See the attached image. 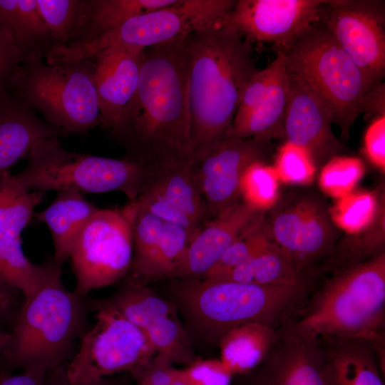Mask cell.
Listing matches in <instances>:
<instances>
[{"mask_svg":"<svg viewBox=\"0 0 385 385\" xmlns=\"http://www.w3.org/2000/svg\"><path fill=\"white\" fill-rule=\"evenodd\" d=\"M186 36L143 51L135 102L123 128L113 138L125 149V157L140 164L170 167L195 162Z\"/></svg>","mask_w":385,"mask_h":385,"instance_id":"1","label":"cell"},{"mask_svg":"<svg viewBox=\"0 0 385 385\" xmlns=\"http://www.w3.org/2000/svg\"><path fill=\"white\" fill-rule=\"evenodd\" d=\"M227 16L185 38L188 104L194 158L217 148L230 133L244 90L258 71L249 40Z\"/></svg>","mask_w":385,"mask_h":385,"instance_id":"2","label":"cell"},{"mask_svg":"<svg viewBox=\"0 0 385 385\" xmlns=\"http://www.w3.org/2000/svg\"><path fill=\"white\" fill-rule=\"evenodd\" d=\"M331 273L282 325L314 341L363 339L385 354V253Z\"/></svg>","mask_w":385,"mask_h":385,"instance_id":"3","label":"cell"},{"mask_svg":"<svg viewBox=\"0 0 385 385\" xmlns=\"http://www.w3.org/2000/svg\"><path fill=\"white\" fill-rule=\"evenodd\" d=\"M314 274L292 284L261 285L212 278L178 279L173 291L190 327L217 344L229 331L249 323L278 329L304 302Z\"/></svg>","mask_w":385,"mask_h":385,"instance_id":"4","label":"cell"},{"mask_svg":"<svg viewBox=\"0 0 385 385\" xmlns=\"http://www.w3.org/2000/svg\"><path fill=\"white\" fill-rule=\"evenodd\" d=\"M45 262V278L34 295L24 299L1 356L11 369L48 373L64 365L75 341L88 329L87 299L64 287L63 265L53 257Z\"/></svg>","mask_w":385,"mask_h":385,"instance_id":"5","label":"cell"},{"mask_svg":"<svg viewBox=\"0 0 385 385\" xmlns=\"http://www.w3.org/2000/svg\"><path fill=\"white\" fill-rule=\"evenodd\" d=\"M276 51L282 53L287 70L302 78L328 103L344 140L349 139L351 126L362 113L385 114L384 83L372 86L319 22Z\"/></svg>","mask_w":385,"mask_h":385,"instance_id":"6","label":"cell"},{"mask_svg":"<svg viewBox=\"0 0 385 385\" xmlns=\"http://www.w3.org/2000/svg\"><path fill=\"white\" fill-rule=\"evenodd\" d=\"M94 72L93 59L59 66L26 61L6 90L38 111L48 124L67 134H87L100 125Z\"/></svg>","mask_w":385,"mask_h":385,"instance_id":"7","label":"cell"},{"mask_svg":"<svg viewBox=\"0 0 385 385\" xmlns=\"http://www.w3.org/2000/svg\"><path fill=\"white\" fill-rule=\"evenodd\" d=\"M27 159L26 166L14 176L29 191H118L133 202L145 173L144 165L126 157L115 159L66 150L58 138L43 142Z\"/></svg>","mask_w":385,"mask_h":385,"instance_id":"8","label":"cell"},{"mask_svg":"<svg viewBox=\"0 0 385 385\" xmlns=\"http://www.w3.org/2000/svg\"><path fill=\"white\" fill-rule=\"evenodd\" d=\"M265 218L272 240L299 274L326 262L342 236L324 197L312 189L282 194L267 207Z\"/></svg>","mask_w":385,"mask_h":385,"instance_id":"9","label":"cell"},{"mask_svg":"<svg viewBox=\"0 0 385 385\" xmlns=\"http://www.w3.org/2000/svg\"><path fill=\"white\" fill-rule=\"evenodd\" d=\"M87 301L96 322L81 336L78 351L64 366L69 382L88 383L130 374L156 354L141 329L98 299Z\"/></svg>","mask_w":385,"mask_h":385,"instance_id":"10","label":"cell"},{"mask_svg":"<svg viewBox=\"0 0 385 385\" xmlns=\"http://www.w3.org/2000/svg\"><path fill=\"white\" fill-rule=\"evenodd\" d=\"M133 257L131 223L125 206L98 208L81 230L68 257L76 279L74 292L86 297L92 290L124 279Z\"/></svg>","mask_w":385,"mask_h":385,"instance_id":"11","label":"cell"},{"mask_svg":"<svg viewBox=\"0 0 385 385\" xmlns=\"http://www.w3.org/2000/svg\"><path fill=\"white\" fill-rule=\"evenodd\" d=\"M202 29L190 0H176L168 6L134 16L92 40L55 46L45 58L49 65H68L93 59L113 46L145 49Z\"/></svg>","mask_w":385,"mask_h":385,"instance_id":"12","label":"cell"},{"mask_svg":"<svg viewBox=\"0 0 385 385\" xmlns=\"http://www.w3.org/2000/svg\"><path fill=\"white\" fill-rule=\"evenodd\" d=\"M317 22L332 34L374 86L385 75L384 2L324 1Z\"/></svg>","mask_w":385,"mask_h":385,"instance_id":"13","label":"cell"},{"mask_svg":"<svg viewBox=\"0 0 385 385\" xmlns=\"http://www.w3.org/2000/svg\"><path fill=\"white\" fill-rule=\"evenodd\" d=\"M145 166L143 184L133 202L165 222L182 227L190 241L202 225L212 218L197 185L195 163Z\"/></svg>","mask_w":385,"mask_h":385,"instance_id":"14","label":"cell"},{"mask_svg":"<svg viewBox=\"0 0 385 385\" xmlns=\"http://www.w3.org/2000/svg\"><path fill=\"white\" fill-rule=\"evenodd\" d=\"M271 150L270 142L228 136L212 152L195 160L197 185L212 218L242 200L245 172L255 162H265Z\"/></svg>","mask_w":385,"mask_h":385,"instance_id":"15","label":"cell"},{"mask_svg":"<svg viewBox=\"0 0 385 385\" xmlns=\"http://www.w3.org/2000/svg\"><path fill=\"white\" fill-rule=\"evenodd\" d=\"M287 71L290 95L284 138L302 149L312 167L324 168L347 148L332 130L334 115L328 103L302 78Z\"/></svg>","mask_w":385,"mask_h":385,"instance_id":"16","label":"cell"},{"mask_svg":"<svg viewBox=\"0 0 385 385\" xmlns=\"http://www.w3.org/2000/svg\"><path fill=\"white\" fill-rule=\"evenodd\" d=\"M144 49L113 46L93 58L100 126L114 138L123 128L138 94Z\"/></svg>","mask_w":385,"mask_h":385,"instance_id":"17","label":"cell"},{"mask_svg":"<svg viewBox=\"0 0 385 385\" xmlns=\"http://www.w3.org/2000/svg\"><path fill=\"white\" fill-rule=\"evenodd\" d=\"M324 1L239 0L227 20L247 40L272 42L278 49L317 21Z\"/></svg>","mask_w":385,"mask_h":385,"instance_id":"18","label":"cell"},{"mask_svg":"<svg viewBox=\"0 0 385 385\" xmlns=\"http://www.w3.org/2000/svg\"><path fill=\"white\" fill-rule=\"evenodd\" d=\"M267 209L241 200L205 222L189 242L172 279H202L229 247L264 217Z\"/></svg>","mask_w":385,"mask_h":385,"instance_id":"19","label":"cell"},{"mask_svg":"<svg viewBox=\"0 0 385 385\" xmlns=\"http://www.w3.org/2000/svg\"><path fill=\"white\" fill-rule=\"evenodd\" d=\"M251 385H328L317 341L281 325L268 353L253 370ZM249 373V372H248Z\"/></svg>","mask_w":385,"mask_h":385,"instance_id":"20","label":"cell"},{"mask_svg":"<svg viewBox=\"0 0 385 385\" xmlns=\"http://www.w3.org/2000/svg\"><path fill=\"white\" fill-rule=\"evenodd\" d=\"M68 134L37 117L9 91L0 94V177L43 142Z\"/></svg>","mask_w":385,"mask_h":385,"instance_id":"21","label":"cell"},{"mask_svg":"<svg viewBox=\"0 0 385 385\" xmlns=\"http://www.w3.org/2000/svg\"><path fill=\"white\" fill-rule=\"evenodd\" d=\"M317 342L328 385H384V355L371 342L340 337Z\"/></svg>","mask_w":385,"mask_h":385,"instance_id":"22","label":"cell"},{"mask_svg":"<svg viewBox=\"0 0 385 385\" xmlns=\"http://www.w3.org/2000/svg\"><path fill=\"white\" fill-rule=\"evenodd\" d=\"M272 62L274 71L267 92L250 114L232 122L229 136L266 142L284 138V122L290 95L289 75L281 52L277 51Z\"/></svg>","mask_w":385,"mask_h":385,"instance_id":"23","label":"cell"},{"mask_svg":"<svg viewBox=\"0 0 385 385\" xmlns=\"http://www.w3.org/2000/svg\"><path fill=\"white\" fill-rule=\"evenodd\" d=\"M98 210L83 194L73 190L57 192L51 204L34 217L50 230L53 247V259L63 265L68 259L72 247L81 230Z\"/></svg>","mask_w":385,"mask_h":385,"instance_id":"24","label":"cell"},{"mask_svg":"<svg viewBox=\"0 0 385 385\" xmlns=\"http://www.w3.org/2000/svg\"><path fill=\"white\" fill-rule=\"evenodd\" d=\"M0 24L12 36L21 62L42 60L55 46L36 0H0Z\"/></svg>","mask_w":385,"mask_h":385,"instance_id":"25","label":"cell"},{"mask_svg":"<svg viewBox=\"0 0 385 385\" xmlns=\"http://www.w3.org/2000/svg\"><path fill=\"white\" fill-rule=\"evenodd\" d=\"M374 208L368 222L359 231L341 236L320 272L360 263L384 253L385 247V196L382 185L376 191Z\"/></svg>","mask_w":385,"mask_h":385,"instance_id":"26","label":"cell"},{"mask_svg":"<svg viewBox=\"0 0 385 385\" xmlns=\"http://www.w3.org/2000/svg\"><path fill=\"white\" fill-rule=\"evenodd\" d=\"M277 332V329L262 323L239 326L226 333L220 341V361L232 376L247 374L264 359Z\"/></svg>","mask_w":385,"mask_h":385,"instance_id":"27","label":"cell"},{"mask_svg":"<svg viewBox=\"0 0 385 385\" xmlns=\"http://www.w3.org/2000/svg\"><path fill=\"white\" fill-rule=\"evenodd\" d=\"M310 272L299 274L284 252L272 240L257 253L227 273L212 279L261 285L295 284Z\"/></svg>","mask_w":385,"mask_h":385,"instance_id":"28","label":"cell"},{"mask_svg":"<svg viewBox=\"0 0 385 385\" xmlns=\"http://www.w3.org/2000/svg\"><path fill=\"white\" fill-rule=\"evenodd\" d=\"M189 242L184 228L166 222L159 241L140 263L130 267L124 279L145 285L155 280L172 279Z\"/></svg>","mask_w":385,"mask_h":385,"instance_id":"29","label":"cell"},{"mask_svg":"<svg viewBox=\"0 0 385 385\" xmlns=\"http://www.w3.org/2000/svg\"><path fill=\"white\" fill-rule=\"evenodd\" d=\"M175 1L87 0L86 20L71 43L92 40L134 16L168 6Z\"/></svg>","mask_w":385,"mask_h":385,"instance_id":"30","label":"cell"},{"mask_svg":"<svg viewBox=\"0 0 385 385\" xmlns=\"http://www.w3.org/2000/svg\"><path fill=\"white\" fill-rule=\"evenodd\" d=\"M98 301L116 310L143 331L158 319L176 316L172 303L160 297L145 284L125 279L115 294Z\"/></svg>","mask_w":385,"mask_h":385,"instance_id":"31","label":"cell"},{"mask_svg":"<svg viewBox=\"0 0 385 385\" xmlns=\"http://www.w3.org/2000/svg\"><path fill=\"white\" fill-rule=\"evenodd\" d=\"M21 243V237L0 231V278L29 299L41 287L46 264L32 263L24 255Z\"/></svg>","mask_w":385,"mask_h":385,"instance_id":"32","label":"cell"},{"mask_svg":"<svg viewBox=\"0 0 385 385\" xmlns=\"http://www.w3.org/2000/svg\"><path fill=\"white\" fill-rule=\"evenodd\" d=\"M43 192L25 189L10 172L0 177V231L21 237L34 217Z\"/></svg>","mask_w":385,"mask_h":385,"instance_id":"33","label":"cell"},{"mask_svg":"<svg viewBox=\"0 0 385 385\" xmlns=\"http://www.w3.org/2000/svg\"><path fill=\"white\" fill-rule=\"evenodd\" d=\"M36 3L55 46L71 43L86 20L87 0H36Z\"/></svg>","mask_w":385,"mask_h":385,"instance_id":"34","label":"cell"},{"mask_svg":"<svg viewBox=\"0 0 385 385\" xmlns=\"http://www.w3.org/2000/svg\"><path fill=\"white\" fill-rule=\"evenodd\" d=\"M143 332L155 352L173 364L188 366L197 360L187 332L176 316L158 319Z\"/></svg>","mask_w":385,"mask_h":385,"instance_id":"35","label":"cell"},{"mask_svg":"<svg viewBox=\"0 0 385 385\" xmlns=\"http://www.w3.org/2000/svg\"><path fill=\"white\" fill-rule=\"evenodd\" d=\"M270 240L264 216L229 247L203 278L217 277L227 273L260 252Z\"/></svg>","mask_w":385,"mask_h":385,"instance_id":"36","label":"cell"},{"mask_svg":"<svg viewBox=\"0 0 385 385\" xmlns=\"http://www.w3.org/2000/svg\"><path fill=\"white\" fill-rule=\"evenodd\" d=\"M265 162H255L245 172L241 182L242 200L262 208L272 202L276 185L272 170Z\"/></svg>","mask_w":385,"mask_h":385,"instance_id":"37","label":"cell"},{"mask_svg":"<svg viewBox=\"0 0 385 385\" xmlns=\"http://www.w3.org/2000/svg\"><path fill=\"white\" fill-rule=\"evenodd\" d=\"M182 370L187 385H231L232 374L217 359H197Z\"/></svg>","mask_w":385,"mask_h":385,"instance_id":"38","label":"cell"},{"mask_svg":"<svg viewBox=\"0 0 385 385\" xmlns=\"http://www.w3.org/2000/svg\"><path fill=\"white\" fill-rule=\"evenodd\" d=\"M165 356L156 353L145 364L130 373L136 385H170L178 370Z\"/></svg>","mask_w":385,"mask_h":385,"instance_id":"39","label":"cell"},{"mask_svg":"<svg viewBox=\"0 0 385 385\" xmlns=\"http://www.w3.org/2000/svg\"><path fill=\"white\" fill-rule=\"evenodd\" d=\"M22 61L9 31L0 24V94L7 86Z\"/></svg>","mask_w":385,"mask_h":385,"instance_id":"40","label":"cell"},{"mask_svg":"<svg viewBox=\"0 0 385 385\" xmlns=\"http://www.w3.org/2000/svg\"><path fill=\"white\" fill-rule=\"evenodd\" d=\"M277 163L281 172L292 180L303 179L312 167L307 153L289 142L280 149Z\"/></svg>","mask_w":385,"mask_h":385,"instance_id":"41","label":"cell"},{"mask_svg":"<svg viewBox=\"0 0 385 385\" xmlns=\"http://www.w3.org/2000/svg\"><path fill=\"white\" fill-rule=\"evenodd\" d=\"M385 115L378 116L368 128L364 137L366 153L370 160L380 167L385 160Z\"/></svg>","mask_w":385,"mask_h":385,"instance_id":"42","label":"cell"},{"mask_svg":"<svg viewBox=\"0 0 385 385\" xmlns=\"http://www.w3.org/2000/svg\"><path fill=\"white\" fill-rule=\"evenodd\" d=\"M16 291L0 278V328L6 323L10 324L12 328L24 303V299L21 301Z\"/></svg>","mask_w":385,"mask_h":385,"instance_id":"43","label":"cell"},{"mask_svg":"<svg viewBox=\"0 0 385 385\" xmlns=\"http://www.w3.org/2000/svg\"><path fill=\"white\" fill-rule=\"evenodd\" d=\"M0 359V385H46V374L36 370H25L21 374H12Z\"/></svg>","mask_w":385,"mask_h":385,"instance_id":"44","label":"cell"},{"mask_svg":"<svg viewBox=\"0 0 385 385\" xmlns=\"http://www.w3.org/2000/svg\"><path fill=\"white\" fill-rule=\"evenodd\" d=\"M64 366H59L46 374V385H128L126 379L122 376H115L88 383H71L66 376Z\"/></svg>","mask_w":385,"mask_h":385,"instance_id":"45","label":"cell"},{"mask_svg":"<svg viewBox=\"0 0 385 385\" xmlns=\"http://www.w3.org/2000/svg\"><path fill=\"white\" fill-rule=\"evenodd\" d=\"M11 339L10 331L0 328V359L4 352Z\"/></svg>","mask_w":385,"mask_h":385,"instance_id":"46","label":"cell"},{"mask_svg":"<svg viewBox=\"0 0 385 385\" xmlns=\"http://www.w3.org/2000/svg\"><path fill=\"white\" fill-rule=\"evenodd\" d=\"M170 385H187L182 369L178 370L176 376Z\"/></svg>","mask_w":385,"mask_h":385,"instance_id":"47","label":"cell"}]
</instances>
